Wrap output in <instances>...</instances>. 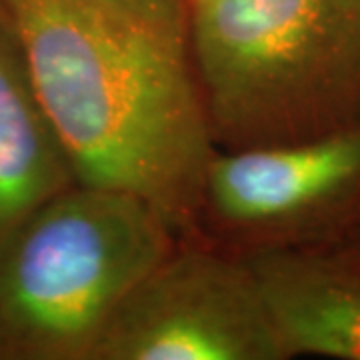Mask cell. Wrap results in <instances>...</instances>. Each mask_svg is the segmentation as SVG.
I'll use <instances>...</instances> for the list:
<instances>
[{
	"label": "cell",
	"instance_id": "6da1fadb",
	"mask_svg": "<svg viewBox=\"0 0 360 360\" xmlns=\"http://www.w3.org/2000/svg\"><path fill=\"white\" fill-rule=\"evenodd\" d=\"M80 184L130 193L196 236L214 142L184 0H0Z\"/></svg>",
	"mask_w": 360,
	"mask_h": 360
},
{
	"label": "cell",
	"instance_id": "7a4b0ae2",
	"mask_svg": "<svg viewBox=\"0 0 360 360\" xmlns=\"http://www.w3.org/2000/svg\"><path fill=\"white\" fill-rule=\"evenodd\" d=\"M217 150L360 127V0H184Z\"/></svg>",
	"mask_w": 360,
	"mask_h": 360
},
{
	"label": "cell",
	"instance_id": "3957f363",
	"mask_svg": "<svg viewBox=\"0 0 360 360\" xmlns=\"http://www.w3.org/2000/svg\"><path fill=\"white\" fill-rule=\"evenodd\" d=\"M155 206L80 184L0 246V360H94L130 290L179 243Z\"/></svg>",
	"mask_w": 360,
	"mask_h": 360
},
{
	"label": "cell",
	"instance_id": "277c9868",
	"mask_svg": "<svg viewBox=\"0 0 360 360\" xmlns=\"http://www.w3.org/2000/svg\"><path fill=\"white\" fill-rule=\"evenodd\" d=\"M360 222V127L312 141L214 150L196 236L250 255L328 248Z\"/></svg>",
	"mask_w": 360,
	"mask_h": 360
},
{
	"label": "cell",
	"instance_id": "5b68a950",
	"mask_svg": "<svg viewBox=\"0 0 360 360\" xmlns=\"http://www.w3.org/2000/svg\"><path fill=\"white\" fill-rule=\"evenodd\" d=\"M94 360H286L245 255L184 236L118 307Z\"/></svg>",
	"mask_w": 360,
	"mask_h": 360
},
{
	"label": "cell",
	"instance_id": "8992f818",
	"mask_svg": "<svg viewBox=\"0 0 360 360\" xmlns=\"http://www.w3.org/2000/svg\"><path fill=\"white\" fill-rule=\"evenodd\" d=\"M284 356L360 360V269L330 248L245 255Z\"/></svg>",
	"mask_w": 360,
	"mask_h": 360
},
{
	"label": "cell",
	"instance_id": "52a82bcc",
	"mask_svg": "<svg viewBox=\"0 0 360 360\" xmlns=\"http://www.w3.org/2000/svg\"><path fill=\"white\" fill-rule=\"evenodd\" d=\"M77 182L0 8V246L40 206Z\"/></svg>",
	"mask_w": 360,
	"mask_h": 360
},
{
	"label": "cell",
	"instance_id": "ba28073f",
	"mask_svg": "<svg viewBox=\"0 0 360 360\" xmlns=\"http://www.w3.org/2000/svg\"><path fill=\"white\" fill-rule=\"evenodd\" d=\"M328 248L360 269V222L348 234H345L336 245L328 246Z\"/></svg>",
	"mask_w": 360,
	"mask_h": 360
}]
</instances>
